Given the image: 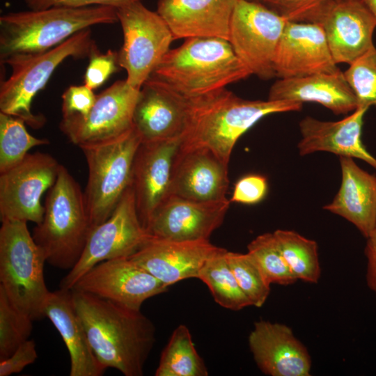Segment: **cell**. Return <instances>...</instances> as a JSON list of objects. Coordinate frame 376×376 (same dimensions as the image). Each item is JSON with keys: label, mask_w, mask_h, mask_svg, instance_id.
Here are the masks:
<instances>
[{"label": "cell", "mask_w": 376, "mask_h": 376, "mask_svg": "<svg viewBox=\"0 0 376 376\" xmlns=\"http://www.w3.org/2000/svg\"><path fill=\"white\" fill-rule=\"evenodd\" d=\"M75 309L100 363L125 376H142L154 347L156 329L141 310L71 290Z\"/></svg>", "instance_id": "obj_1"}, {"label": "cell", "mask_w": 376, "mask_h": 376, "mask_svg": "<svg viewBox=\"0 0 376 376\" xmlns=\"http://www.w3.org/2000/svg\"><path fill=\"white\" fill-rule=\"evenodd\" d=\"M188 117L182 148H205L228 164L242 135L266 116L301 110L303 103L289 100H250L226 88L187 98Z\"/></svg>", "instance_id": "obj_2"}, {"label": "cell", "mask_w": 376, "mask_h": 376, "mask_svg": "<svg viewBox=\"0 0 376 376\" xmlns=\"http://www.w3.org/2000/svg\"><path fill=\"white\" fill-rule=\"evenodd\" d=\"M118 22L117 9L104 6L5 13L0 17V63L47 52L91 26Z\"/></svg>", "instance_id": "obj_3"}, {"label": "cell", "mask_w": 376, "mask_h": 376, "mask_svg": "<svg viewBox=\"0 0 376 376\" xmlns=\"http://www.w3.org/2000/svg\"><path fill=\"white\" fill-rule=\"evenodd\" d=\"M250 75L228 40L194 38L170 49L150 76L191 98L226 88Z\"/></svg>", "instance_id": "obj_4"}, {"label": "cell", "mask_w": 376, "mask_h": 376, "mask_svg": "<svg viewBox=\"0 0 376 376\" xmlns=\"http://www.w3.org/2000/svg\"><path fill=\"white\" fill-rule=\"evenodd\" d=\"M42 221L33 230V238L46 262L70 270L79 260L92 229L84 191L63 166L49 189Z\"/></svg>", "instance_id": "obj_5"}, {"label": "cell", "mask_w": 376, "mask_h": 376, "mask_svg": "<svg viewBox=\"0 0 376 376\" xmlns=\"http://www.w3.org/2000/svg\"><path fill=\"white\" fill-rule=\"evenodd\" d=\"M97 48L88 28L47 52L9 58L2 64L11 68V74L1 81L0 112L21 118L33 129L41 128L46 118L32 111L34 97L44 88L63 61L68 58H88Z\"/></svg>", "instance_id": "obj_6"}, {"label": "cell", "mask_w": 376, "mask_h": 376, "mask_svg": "<svg viewBox=\"0 0 376 376\" xmlns=\"http://www.w3.org/2000/svg\"><path fill=\"white\" fill-rule=\"evenodd\" d=\"M45 257L27 222L3 221L0 228V287L13 304L33 320L45 317L50 291L44 278Z\"/></svg>", "instance_id": "obj_7"}, {"label": "cell", "mask_w": 376, "mask_h": 376, "mask_svg": "<svg viewBox=\"0 0 376 376\" xmlns=\"http://www.w3.org/2000/svg\"><path fill=\"white\" fill-rule=\"evenodd\" d=\"M141 139L134 127L116 139L79 146L88 165L84 191L91 227L106 221L130 186Z\"/></svg>", "instance_id": "obj_8"}, {"label": "cell", "mask_w": 376, "mask_h": 376, "mask_svg": "<svg viewBox=\"0 0 376 376\" xmlns=\"http://www.w3.org/2000/svg\"><path fill=\"white\" fill-rule=\"evenodd\" d=\"M117 15L123 33L118 64L126 70L128 84L141 89L171 49L174 38L161 15L141 1L118 8Z\"/></svg>", "instance_id": "obj_9"}, {"label": "cell", "mask_w": 376, "mask_h": 376, "mask_svg": "<svg viewBox=\"0 0 376 376\" xmlns=\"http://www.w3.org/2000/svg\"><path fill=\"white\" fill-rule=\"evenodd\" d=\"M151 237L139 219L130 185L111 216L92 228L79 260L62 279L60 288L72 290L79 279L97 264L107 260L129 258Z\"/></svg>", "instance_id": "obj_10"}, {"label": "cell", "mask_w": 376, "mask_h": 376, "mask_svg": "<svg viewBox=\"0 0 376 376\" xmlns=\"http://www.w3.org/2000/svg\"><path fill=\"white\" fill-rule=\"evenodd\" d=\"M288 21L260 1L237 0L228 41L251 75L265 80L276 77L274 57Z\"/></svg>", "instance_id": "obj_11"}, {"label": "cell", "mask_w": 376, "mask_h": 376, "mask_svg": "<svg viewBox=\"0 0 376 376\" xmlns=\"http://www.w3.org/2000/svg\"><path fill=\"white\" fill-rule=\"evenodd\" d=\"M60 166L53 156L37 152L0 173L1 221L40 224L45 211L40 199L55 183Z\"/></svg>", "instance_id": "obj_12"}, {"label": "cell", "mask_w": 376, "mask_h": 376, "mask_svg": "<svg viewBox=\"0 0 376 376\" xmlns=\"http://www.w3.org/2000/svg\"><path fill=\"white\" fill-rule=\"evenodd\" d=\"M139 91L126 79L118 80L96 95L86 116L62 118L59 129L79 147L119 137L134 127L133 114Z\"/></svg>", "instance_id": "obj_13"}, {"label": "cell", "mask_w": 376, "mask_h": 376, "mask_svg": "<svg viewBox=\"0 0 376 376\" xmlns=\"http://www.w3.org/2000/svg\"><path fill=\"white\" fill-rule=\"evenodd\" d=\"M167 286L129 258L102 261L88 270L72 290L87 292L139 311L148 299Z\"/></svg>", "instance_id": "obj_14"}, {"label": "cell", "mask_w": 376, "mask_h": 376, "mask_svg": "<svg viewBox=\"0 0 376 376\" xmlns=\"http://www.w3.org/2000/svg\"><path fill=\"white\" fill-rule=\"evenodd\" d=\"M182 137L141 141L133 162L131 185L139 219L146 228L171 196L172 173Z\"/></svg>", "instance_id": "obj_15"}, {"label": "cell", "mask_w": 376, "mask_h": 376, "mask_svg": "<svg viewBox=\"0 0 376 376\" xmlns=\"http://www.w3.org/2000/svg\"><path fill=\"white\" fill-rule=\"evenodd\" d=\"M229 205L227 198L202 202L171 195L152 216L146 229L158 240H210L223 223Z\"/></svg>", "instance_id": "obj_16"}, {"label": "cell", "mask_w": 376, "mask_h": 376, "mask_svg": "<svg viewBox=\"0 0 376 376\" xmlns=\"http://www.w3.org/2000/svg\"><path fill=\"white\" fill-rule=\"evenodd\" d=\"M274 70L278 78H294L340 69L319 24L288 21L279 42Z\"/></svg>", "instance_id": "obj_17"}, {"label": "cell", "mask_w": 376, "mask_h": 376, "mask_svg": "<svg viewBox=\"0 0 376 376\" xmlns=\"http://www.w3.org/2000/svg\"><path fill=\"white\" fill-rule=\"evenodd\" d=\"M187 117V97L154 77L143 83L133 114L134 127L141 141L182 137Z\"/></svg>", "instance_id": "obj_18"}, {"label": "cell", "mask_w": 376, "mask_h": 376, "mask_svg": "<svg viewBox=\"0 0 376 376\" xmlns=\"http://www.w3.org/2000/svg\"><path fill=\"white\" fill-rule=\"evenodd\" d=\"M319 24L336 64L350 65L375 46L376 21L363 0H335Z\"/></svg>", "instance_id": "obj_19"}, {"label": "cell", "mask_w": 376, "mask_h": 376, "mask_svg": "<svg viewBox=\"0 0 376 376\" xmlns=\"http://www.w3.org/2000/svg\"><path fill=\"white\" fill-rule=\"evenodd\" d=\"M248 342L257 366L265 375H311V356L287 325L266 320L256 322Z\"/></svg>", "instance_id": "obj_20"}, {"label": "cell", "mask_w": 376, "mask_h": 376, "mask_svg": "<svg viewBox=\"0 0 376 376\" xmlns=\"http://www.w3.org/2000/svg\"><path fill=\"white\" fill-rule=\"evenodd\" d=\"M221 248L210 240L169 241L153 238L129 257L166 286L196 278L205 262Z\"/></svg>", "instance_id": "obj_21"}, {"label": "cell", "mask_w": 376, "mask_h": 376, "mask_svg": "<svg viewBox=\"0 0 376 376\" xmlns=\"http://www.w3.org/2000/svg\"><path fill=\"white\" fill-rule=\"evenodd\" d=\"M228 164L205 148L180 146L173 165L171 195L208 202L226 199Z\"/></svg>", "instance_id": "obj_22"}, {"label": "cell", "mask_w": 376, "mask_h": 376, "mask_svg": "<svg viewBox=\"0 0 376 376\" xmlns=\"http://www.w3.org/2000/svg\"><path fill=\"white\" fill-rule=\"evenodd\" d=\"M237 0H158L157 12L174 40L217 38L228 40Z\"/></svg>", "instance_id": "obj_23"}, {"label": "cell", "mask_w": 376, "mask_h": 376, "mask_svg": "<svg viewBox=\"0 0 376 376\" xmlns=\"http://www.w3.org/2000/svg\"><path fill=\"white\" fill-rule=\"evenodd\" d=\"M368 109L358 107L350 115L338 121L305 117L299 122V155L325 151L339 157L361 159L376 169V158L367 150L361 140L363 118Z\"/></svg>", "instance_id": "obj_24"}, {"label": "cell", "mask_w": 376, "mask_h": 376, "mask_svg": "<svg viewBox=\"0 0 376 376\" xmlns=\"http://www.w3.org/2000/svg\"><path fill=\"white\" fill-rule=\"evenodd\" d=\"M269 100L318 103L335 114H346L358 107L344 73L324 72L294 78H279L271 86Z\"/></svg>", "instance_id": "obj_25"}, {"label": "cell", "mask_w": 376, "mask_h": 376, "mask_svg": "<svg viewBox=\"0 0 376 376\" xmlns=\"http://www.w3.org/2000/svg\"><path fill=\"white\" fill-rule=\"evenodd\" d=\"M44 313L57 329L68 350L70 376H101L106 369L95 356L74 306L71 290L50 292Z\"/></svg>", "instance_id": "obj_26"}, {"label": "cell", "mask_w": 376, "mask_h": 376, "mask_svg": "<svg viewBox=\"0 0 376 376\" xmlns=\"http://www.w3.org/2000/svg\"><path fill=\"white\" fill-rule=\"evenodd\" d=\"M342 181L333 201L323 209L354 224L366 238L376 227V177L353 158L340 157Z\"/></svg>", "instance_id": "obj_27"}, {"label": "cell", "mask_w": 376, "mask_h": 376, "mask_svg": "<svg viewBox=\"0 0 376 376\" xmlns=\"http://www.w3.org/2000/svg\"><path fill=\"white\" fill-rule=\"evenodd\" d=\"M155 376H207V367L197 352L187 326L173 331L163 350Z\"/></svg>", "instance_id": "obj_28"}, {"label": "cell", "mask_w": 376, "mask_h": 376, "mask_svg": "<svg viewBox=\"0 0 376 376\" xmlns=\"http://www.w3.org/2000/svg\"><path fill=\"white\" fill-rule=\"evenodd\" d=\"M227 250L221 248L201 269L198 279L208 287L215 302L232 311H240L251 304L239 286L227 262Z\"/></svg>", "instance_id": "obj_29"}, {"label": "cell", "mask_w": 376, "mask_h": 376, "mask_svg": "<svg viewBox=\"0 0 376 376\" xmlns=\"http://www.w3.org/2000/svg\"><path fill=\"white\" fill-rule=\"evenodd\" d=\"M273 235L297 280L317 283L321 274L317 242L293 230L279 229Z\"/></svg>", "instance_id": "obj_30"}, {"label": "cell", "mask_w": 376, "mask_h": 376, "mask_svg": "<svg viewBox=\"0 0 376 376\" xmlns=\"http://www.w3.org/2000/svg\"><path fill=\"white\" fill-rule=\"evenodd\" d=\"M25 125L22 119L0 112V173L22 161L31 148L49 143L30 134Z\"/></svg>", "instance_id": "obj_31"}, {"label": "cell", "mask_w": 376, "mask_h": 376, "mask_svg": "<svg viewBox=\"0 0 376 376\" xmlns=\"http://www.w3.org/2000/svg\"><path fill=\"white\" fill-rule=\"evenodd\" d=\"M247 249L270 284L288 285L297 281L287 265L273 233L258 235L248 244Z\"/></svg>", "instance_id": "obj_32"}, {"label": "cell", "mask_w": 376, "mask_h": 376, "mask_svg": "<svg viewBox=\"0 0 376 376\" xmlns=\"http://www.w3.org/2000/svg\"><path fill=\"white\" fill-rule=\"evenodd\" d=\"M33 320L19 310L0 287V361L29 340Z\"/></svg>", "instance_id": "obj_33"}, {"label": "cell", "mask_w": 376, "mask_h": 376, "mask_svg": "<svg viewBox=\"0 0 376 376\" xmlns=\"http://www.w3.org/2000/svg\"><path fill=\"white\" fill-rule=\"evenodd\" d=\"M226 257L239 286L251 306H263L269 295L271 284L265 279L256 260L248 253L227 251Z\"/></svg>", "instance_id": "obj_34"}, {"label": "cell", "mask_w": 376, "mask_h": 376, "mask_svg": "<svg viewBox=\"0 0 376 376\" xmlns=\"http://www.w3.org/2000/svg\"><path fill=\"white\" fill-rule=\"evenodd\" d=\"M343 73L358 107H376V47L352 63Z\"/></svg>", "instance_id": "obj_35"}, {"label": "cell", "mask_w": 376, "mask_h": 376, "mask_svg": "<svg viewBox=\"0 0 376 376\" xmlns=\"http://www.w3.org/2000/svg\"><path fill=\"white\" fill-rule=\"evenodd\" d=\"M335 0H259L287 20L319 24Z\"/></svg>", "instance_id": "obj_36"}, {"label": "cell", "mask_w": 376, "mask_h": 376, "mask_svg": "<svg viewBox=\"0 0 376 376\" xmlns=\"http://www.w3.org/2000/svg\"><path fill=\"white\" fill-rule=\"evenodd\" d=\"M88 65L84 75V84L92 90L102 85L118 69L117 52L108 50L101 53L98 48L90 55Z\"/></svg>", "instance_id": "obj_37"}, {"label": "cell", "mask_w": 376, "mask_h": 376, "mask_svg": "<svg viewBox=\"0 0 376 376\" xmlns=\"http://www.w3.org/2000/svg\"><path fill=\"white\" fill-rule=\"evenodd\" d=\"M96 95L85 84L70 86L61 96L62 118L86 116L93 106Z\"/></svg>", "instance_id": "obj_38"}, {"label": "cell", "mask_w": 376, "mask_h": 376, "mask_svg": "<svg viewBox=\"0 0 376 376\" xmlns=\"http://www.w3.org/2000/svg\"><path fill=\"white\" fill-rule=\"evenodd\" d=\"M267 191L264 176L249 175L240 178L235 185L230 201L243 204H256L261 201Z\"/></svg>", "instance_id": "obj_39"}, {"label": "cell", "mask_w": 376, "mask_h": 376, "mask_svg": "<svg viewBox=\"0 0 376 376\" xmlns=\"http://www.w3.org/2000/svg\"><path fill=\"white\" fill-rule=\"evenodd\" d=\"M38 358L34 340H27L20 345L8 358L0 361V376H9L20 373Z\"/></svg>", "instance_id": "obj_40"}, {"label": "cell", "mask_w": 376, "mask_h": 376, "mask_svg": "<svg viewBox=\"0 0 376 376\" xmlns=\"http://www.w3.org/2000/svg\"><path fill=\"white\" fill-rule=\"evenodd\" d=\"M142 0H24L30 10H42L52 7L84 8L94 6H111L116 9Z\"/></svg>", "instance_id": "obj_41"}, {"label": "cell", "mask_w": 376, "mask_h": 376, "mask_svg": "<svg viewBox=\"0 0 376 376\" xmlns=\"http://www.w3.org/2000/svg\"><path fill=\"white\" fill-rule=\"evenodd\" d=\"M366 239L365 247L367 259L366 283L376 297V227Z\"/></svg>", "instance_id": "obj_42"}, {"label": "cell", "mask_w": 376, "mask_h": 376, "mask_svg": "<svg viewBox=\"0 0 376 376\" xmlns=\"http://www.w3.org/2000/svg\"><path fill=\"white\" fill-rule=\"evenodd\" d=\"M376 21V0H363Z\"/></svg>", "instance_id": "obj_43"}, {"label": "cell", "mask_w": 376, "mask_h": 376, "mask_svg": "<svg viewBox=\"0 0 376 376\" xmlns=\"http://www.w3.org/2000/svg\"><path fill=\"white\" fill-rule=\"evenodd\" d=\"M253 1H259V0H253Z\"/></svg>", "instance_id": "obj_44"}]
</instances>
